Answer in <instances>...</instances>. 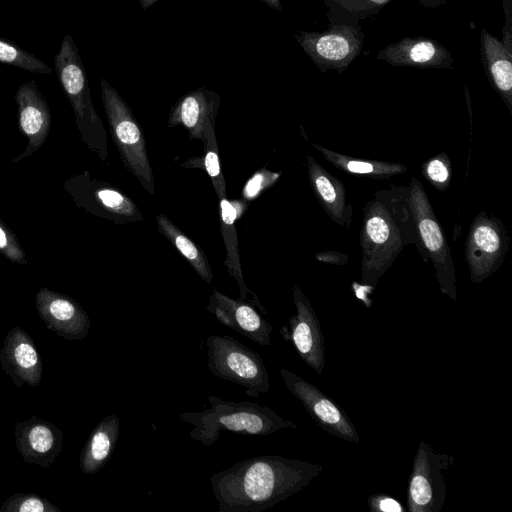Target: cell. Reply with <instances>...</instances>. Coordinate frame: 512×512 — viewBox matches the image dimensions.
I'll return each mask as SVG.
<instances>
[{
	"label": "cell",
	"instance_id": "1",
	"mask_svg": "<svg viewBox=\"0 0 512 512\" xmlns=\"http://www.w3.org/2000/svg\"><path fill=\"white\" fill-rule=\"evenodd\" d=\"M320 464L279 455L255 456L210 475L217 512H261L301 491Z\"/></svg>",
	"mask_w": 512,
	"mask_h": 512
},
{
	"label": "cell",
	"instance_id": "2",
	"mask_svg": "<svg viewBox=\"0 0 512 512\" xmlns=\"http://www.w3.org/2000/svg\"><path fill=\"white\" fill-rule=\"evenodd\" d=\"M408 186H390L373 191L362 208L359 232L361 283L375 287L403 249L421 245L409 204Z\"/></svg>",
	"mask_w": 512,
	"mask_h": 512
},
{
	"label": "cell",
	"instance_id": "3",
	"mask_svg": "<svg viewBox=\"0 0 512 512\" xmlns=\"http://www.w3.org/2000/svg\"><path fill=\"white\" fill-rule=\"evenodd\" d=\"M211 407L201 412H184L179 419L194 428L190 437L206 446L213 445L223 431L241 435L266 436L283 428H297L269 407L257 403L226 401L216 396L208 397Z\"/></svg>",
	"mask_w": 512,
	"mask_h": 512
},
{
	"label": "cell",
	"instance_id": "4",
	"mask_svg": "<svg viewBox=\"0 0 512 512\" xmlns=\"http://www.w3.org/2000/svg\"><path fill=\"white\" fill-rule=\"evenodd\" d=\"M54 61L60 85L75 116L80 140L100 161L106 162L107 132L92 103L86 71L70 34L63 38Z\"/></svg>",
	"mask_w": 512,
	"mask_h": 512
},
{
	"label": "cell",
	"instance_id": "5",
	"mask_svg": "<svg viewBox=\"0 0 512 512\" xmlns=\"http://www.w3.org/2000/svg\"><path fill=\"white\" fill-rule=\"evenodd\" d=\"M101 100L110 134L124 167L142 187L155 195V180L141 126L116 88L100 79Z\"/></svg>",
	"mask_w": 512,
	"mask_h": 512
},
{
	"label": "cell",
	"instance_id": "6",
	"mask_svg": "<svg viewBox=\"0 0 512 512\" xmlns=\"http://www.w3.org/2000/svg\"><path fill=\"white\" fill-rule=\"evenodd\" d=\"M408 188L409 204L421 245L420 255L424 262L431 260L441 293L457 302L456 270L449 242L422 183L412 177Z\"/></svg>",
	"mask_w": 512,
	"mask_h": 512
},
{
	"label": "cell",
	"instance_id": "7",
	"mask_svg": "<svg viewBox=\"0 0 512 512\" xmlns=\"http://www.w3.org/2000/svg\"><path fill=\"white\" fill-rule=\"evenodd\" d=\"M208 368L222 380L246 387V395L258 398L270 390L269 374L261 356L230 335L206 339Z\"/></svg>",
	"mask_w": 512,
	"mask_h": 512
},
{
	"label": "cell",
	"instance_id": "8",
	"mask_svg": "<svg viewBox=\"0 0 512 512\" xmlns=\"http://www.w3.org/2000/svg\"><path fill=\"white\" fill-rule=\"evenodd\" d=\"M74 205L118 225L143 221L136 203L112 184L92 177L89 171L75 173L62 183Z\"/></svg>",
	"mask_w": 512,
	"mask_h": 512
},
{
	"label": "cell",
	"instance_id": "9",
	"mask_svg": "<svg viewBox=\"0 0 512 512\" xmlns=\"http://www.w3.org/2000/svg\"><path fill=\"white\" fill-rule=\"evenodd\" d=\"M504 223L485 211L479 212L469 226L464 255L473 284H480L504 263L509 248Z\"/></svg>",
	"mask_w": 512,
	"mask_h": 512
},
{
	"label": "cell",
	"instance_id": "10",
	"mask_svg": "<svg viewBox=\"0 0 512 512\" xmlns=\"http://www.w3.org/2000/svg\"><path fill=\"white\" fill-rule=\"evenodd\" d=\"M295 38L322 73H343L361 53L364 33L360 24L337 23L321 32L300 31Z\"/></svg>",
	"mask_w": 512,
	"mask_h": 512
},
{
	"label": "cell",
	"instance_id": "11",
	"mask_svg": "<svg viewBox=\"0 0 512 512\" xmlns=\"http://www.w3.org/2000/svg\"><path fill=\"white\" fill-rule=\"evenodd\" d=\"M454 457L436 453L424 441L417 448L408 481L407 506L410 512H439L446 498L444 475Z\"/></svg>",
	"mask_w": 512,
	"mask_h": 512
},
{
	"label": "cell",
	"instance_id": "12",
	"mask_svg": "<svg viewBox=\"0 0 512 512\" xmlns=\"http://www.w3.org/2000/svg\"><path fill=\"white\" fill-rule=\"evenodd\" d=\"M280 375L288 391L303 404L319 427L343 441L360 442L354 424L334 400L317 386L286 368L280 369Z\"/></svg>",
	"mask_w": 512,
	"mask_h": 512
},
{
	"label": "cell",
	"instance_id": "13",
	"mask_svg": "<svg viewBox=\"0 0 512 512\" xmlns=\"http://www.w3.org/2000/svg\"><path fill=\"white\" fill-rule=\"evenodd\" d=\"M293 303L296 313L288 319V326L280 329L283 339L293 344L300 358L318 374L325 364L324 336L320 321L305 293L293 285Z\"/></svg>",
	"mask_w": 512,
	"mask_h": 512
},
{
	"label": "cell",
	"instance_id": "14",
	"mask_svg": "<svg viewBox=\"0 0 512 512\" xmlns=\"http://www.w3.org/2000/svg\"><path fill=\"white\" fill-rule=\"evenodd\" d=\"M35 306L47 329L67 340H81L88 336L90 318L73 298L48 288H40Z\"/></svg>",
	"mask_w": 512,
	"mask_h": 512
},
{
	"label": "cell",
	"instance_id": "15",
	"mask_svg": "<svg viewBox=\"0 0 512 512\" xmlns=\"http://www.w3.org/2000/svg\"><path fill=\"white\" fill-rule=\"evenodd\" d=\"M15 100L18 128L28 141L24 151L11 161L12 164H17L38 151L46 141L51 126L49 106L35 81L20 85Z\"/></svg>",
	"mask_w": 512,
	"mask_h": 512
},
{
	"label": "cell",
	"instance_id": "16",
	"mask_svg": "<svg viewBox=\"0 0 512 512\" xmlns=\"http://www.w3.org/2000/svg\"><path fill=\"white\" fill-rule=\"evenodd\" d=\"M15 447L28 464L50 467L63 448V432L55 424L32 415L14 427Z\"/></svg>",
	"mask_w": 512,
	"mask_h": 512
},
{
	"label": "cell",
	"instance_id": "17",
	"mask_svg": "<svg viewBox=\"0 0 512 512\" xmlns=\"http://www.w3.org/2000/svg\"><path fill=\"white\" fill-rule=\"evenodd\" d=\"M0 365L13 384L37 387L42 380V360L32 337L14 326L6 334L0 348Z\"/></svg>",
	"mask_w": 512,
	"mask_h": 512
},
{
	"label": "cell",
	"instance_id": "18",
	"mask_svg": "<svg viewBox=\"0 0 512 512\" xmlns=\"http://www.w3.org/2000/svg\"><path fill=\"white\" fill-rule=\"evenodd\" d=\"M206 309L223 325L242 334L251 341L269 346L273 325L263 319L246 300L233 299L213 289Z\"/></svg>",
	"mask_w": 512,
	"mask_h": 512
},
{
	"label": "cell",
	"instance_id": "19",
	"mask_svg": "<svg viewBox=\"0 0 512 512\" xmlns=\"http://www.w3.org/2000/svg\"><path fill=\"white\" fill-rule=\"evenodd\" d=\"M376 59L393 66L452 68L451 53L429 37H404L381 49Z\"/></svg>",
	"mask_w": 512,
	"mask_h": 512
},
{
	"label": "cell",
	"instance_id": "20",
	"mask_svg": "<svg viewBox=\"0 0 512 512\" xmlns=\"http://www.w3.org/2000/svg\"><path fill=\"white\" fill-rule=\"evenodd\" d=\"M220 96L205 87H198L181 96L171 108L168 127L183 126L190 139L204 141L209 125L215 122Z\"/></svg>",
	"mask_w": 512,
	"mask_h": 512
},
{
	"label": "cell",
	"instance_id": "21",
	"mask_svg": "<svg viewBox=\"0 0 512 512\" xmlns=\"http://www.w3.org/2000/svg\"><path fill=\"white\" fill-rule=\"evenodd\" d=\"M306 161L309 183L319 204L334 223L350 228L353 207L347 201L344 183L312 156L307 155Z\"/></svg>",
	"mask_w": 512,
	"mask_h": 512
},
{
	"label": "cell",
	"instance_id": "22",
	"mask_svg": "<svg viewBox=\"0 0 512 512\" xmlns=\"http://www.w3.org/2000/svg\"><path fill=\"white\" fill-rule=\"evenodd\" d=\"M246 207L245 200H229L227 197L219 199L220 229L226 246L224 263L229 274L239 286L240 298L256 306L260 312L267 315V310L260 303L257 295L246 286L240 263L235 223L245 213Z\"/></svg>",
	"mask_w": 512,
	"mask_h": 512
},
{
	"label": "cell",
	"instance_id": "23",
	"mask_svg": "<svg viewBox=\"0 0 512 512\" xmlns=\"http://www.w3.org/2000/svg\"><path fill=\"white\" fill-rule=\"evenodd\" d=\"M479 50L489 83L512 114V51L485 28L480 32Z\"/></svg>",
	"mask_w": 512,
	"mask_h": 512
},
{
	"label": "cell",
	"instance_id": "24",
	"mask_svg": "<svg viewBox=\"0 0 512 512\" xmlns=\"http://www.w3.org/2000/svg\"><path fill=\"white\" fill-rule=\"evenodd\" d=\"M120 433V420L115 414L105 416L92 430L79 456L81 471L92 475L110 460Z\"/></svg>",
	"mask_w": 512,
	"mask_h": 512
},
{
	"label": "cell",
	"instance_id": "25",
	"mask_svg": "<svg viewBox=\"0 0 512 512\" xmlns=\"http://www.w3.org/2000/svg\"><path fill=\"white\" fill-rule=\"evenodd\" d=\"M312 146L323 155L327 162L331 163L337 169L351 175L385 180L403 174L408 169L407 166L402 163L348 156L315 143H313Z\"/></svg>",
	"mask_w": 512,
	"mask_h": 512
},
{
	"label": "cell",
	"instance_id": "26",
	"mask_svg": "<svg viewBox=\"0 0 512 512\" xmlns=\"http://www.w3.org/2000/svg\"><path fill=\"white\" fill-rule=\"evenodd\" d=\"M156 224L159 232L185 257L201 279L210 284L213 271L205 252L163 213L156 216Z\"/></svg>",
	"mask_w": 512,
	"mask_h": 512
},
{
	"label": "cell",
	"instance_id": "27",
	"mask_svg": "<svg viewBox=\"0 0 512 512\" xmlns=\"http://www.w3.org/2000/svg\"><path fill=\"white\" fill-rule=\"evenodd\" d=\"M392 0H323L330 24H359L376 15Z\"/></svg>",
	"mask_w": 512,
	"mask_h": 512
},
{
	"label": "cell",
	"instance_id": "28",
	"mask_svg": "<svg viewBox=\"0 0 512 512\" xmlns=\"http://www.w3.org/2000/svg\"><path fill=\"white\" fill-rule=\"evenodd\" d=\"M0 63L37 74H51L52 68L16 44L0 38Z\"/></svg>",
	"mask_w": 512,
	"mask_h": 512
},
{
	"label": "cell",
	"instance_id": "29",
	"mask_svg": "<svg viewBox=\"0 0 512 512\" xmlns=\"http://www.w3.org/2000/svg\"><path fill=\"white\" fill-rule=\"evenodd\" d=\"M204 143L205 154L203 159V168H205L212 181L217 197L222 199L227 196V190L219 161V150L215 137V122L209 125L204 136L203 144Z\"/></svg>",
	"mask_w": 512,
	"mask_h": 512
},
{
	"label": "cell",
	"instance_id": "30",
	"mask_svg": "<svg viewBox=\"0 0 512 512\" xmlns=\"http://www.w3.org/2000/svg\"><path fill=\"white\" fill-rule=\"evenodd\" d=\"M423 177L437 190L449 188L452 178V166L449 156L440 152L427 159L421 166Z\"/></svg>",
	"mask_w": 512,
	"mask_h": 512
},
{
	"label": "cell",
	"instance_id": "31",
	"mask_svg": "<svg viewBox=\"0 0 512 512\" xmlns=\"http://www.w3.org/2000/svg\"><path fill=\"white\" fill-rule=\"evenodd\" d=\"M0 512H61V510L40 495L15 493L2 503Z\"/></svg>",
	"mask_w": 512,
	"mask_h": 512
},
{
	"label": "cell",
	"instance_id": "32",
	"mask_svg": "<svg viewBox=\"0 0 512 512\" xmlns=\"http://www.w3.org/2000/svg\"><path fill=\"white\" fill-rule=\"evenodd\" d=\"M281 172H273L265 167L257 170L242 188V198L246 202L259 197L265 190L272 187L280 178Z\"/></svg>",
	"mask_w": 512,
	"mask_h": 512
},
{
	"label": "cell",
	"instance_id": "33",
	"mask_svg": "<svg viewBox=\"0 0 512 512\" xmlns=\"http://www.w3.org/2000/svg\"><path fill=\"white\" fill-rule=\"evenodd\" d=\"M0 253L12 263L27 265L24 249L13 231L0 219Z\"/></svg>",
	"mask_w": 512,
	"mask_h": 512
},
{
	"label": "cell",
	"instance_id": "34",
	"mask_svg": "<svg viewBox=\"0 0 512 512\" xmlns=\"http://www.w3.org/2000/svg\"><path fill=\"white\" fill-rule=\"evenodd\" d=\"M368 506L371 511L374 512H403L404 508L400 502L393 497L376 493L369 497Z\"/></svg>",
	"mask_w": 512,
	"mask_h": 512
},
{
	"label": "cell",
	"instance_id": "35",
	"mask_svg": "<svg viewBox=\"0 0 512 512\" xmlns=\"http://www.w3.org/2000/svg\"><path fill=\"white\" fill-rule=\"evenodd\" d=\"M511 0H503V8L505 15V24L503 27V44L507 47L508 50L512 51V10H511Z\"/></svg>",
	"mask_w": 512,
	"mask_h": 512
},
{
	"label": "cell",
	"instance_id": "36",
	"mask_svg": "<svg viewBox=\"0 0 512 512\" xmlns=\"http://www.w3.org/2000/svg\"><path fill=\"white\" fill-rule=\"evenodd\" d=\"M316 259L322 263L344 265L348 262V256L338 251H323L316 254Z\"/></svg>",
	"mask_w": 512,
	"mask_h": 512
},
{
	"label": "cell",
	"instance_id": "37",
	"mask_svg": "<svg viewBox=\"0 0 512 512\" xmlns=\"http://www.w3.org/2000/svg\"><path fill=\"white\" fill-rule=\"evenodd\" d=\"M447 1L448 0H419L420 4L426 8H435L446 3Z\"/></svg>",
	"mask_w": 512,
	"mask_h": 512
},
{
	"label": "cell",
	"instance_id": "38",
	"mask_svg": "<svg viewBox=\"0 0 512 512\" xmlns=\"http://www.w3.org/2000/svg\"><path fill=\"white\" fill-rule=\"evenodd\" d=\"M266 5L277 11H283L281 0H261Z\"/></svg>",
	"mask_w": 512,
	"mask_h": 512
},
{
	"label": "cell",
	"instance_id": "39",
	"mask_svg": "<svg viewBox=\"0 0 512 512\" xmlns=\"http://www.w3.org/2000/svg\"><path fill=\"white\" fill-rule=\"evenodd\" d=\"M159 0H139V4L143 10H146L153 6Z\"/></svg>",
	"mask_w": 512,
	"mask_h": 512
}]
</instances>
